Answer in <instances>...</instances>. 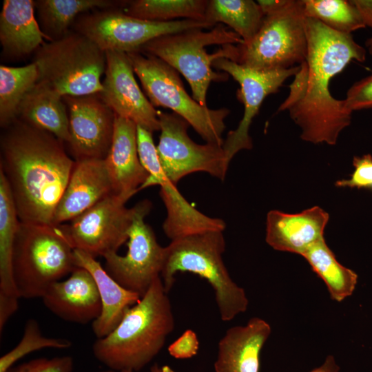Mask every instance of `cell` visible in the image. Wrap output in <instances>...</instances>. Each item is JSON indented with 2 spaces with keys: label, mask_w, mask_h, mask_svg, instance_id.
Masks as SVG:
<instances>
[{
  "label": "cell",
  "mask_w": 372,
  "mask_h": 372,
  "mask_svg": "<svg viewBox=\"0 0 372 372\" xmlns=\"http://www.w3.org/2000/svg\"><path fill=\"white\" fill-rule=\"evenodd\" d=\"M305 28L307 57L278 111L288 112L300 127L303 141L335 145L350 125L352 112L344 99L331 94L330 82L351 61H364L366 52L351 34L335 31L317 19L306 17Z\"/></svg>",
  "instance_id": "cell-1"
},
{
  "label": "cell",
  "mask_w": 372,
  "mask_h": 372,
  "mask_svg": "<svg viewBox=\"0 0 372 372\" xmlns=\"http://www.w3.org/2000/svg\"><path fill=\"white\" fill-rule=\"evenodd\" d=\"M3 129L0 171L19 220L53 226L56 206L75 161L56 136L19 118Z\"/></svg>",
  "instance_id": "cell-2"
},
{
  "label": "cell",
  "mask_w": 372,
  "mask_h": 372,
  "mask_svg": "<svg viewBox=\"0 0 372 372\" xmlns=\"http://www.w3.org/2000/svg\"><path fill=\"white\" fill-rule=\"evenodd\" d=\"M161 277L125 313L118 325L92 345L95 358L108 369L138 372L161 351L175 322Z\"/></svg>",
  "instance_id": "cell-3"
},
{
  "label": "cell",
  "mask_w": 372,
  "mask_h": 372,
  "mask_svg": "<svg viewBox=\"0 0 372 372\" xmlns=\"http://www.w3.org/2000/svg\"><path fill=\"white\" fill-rule=\"evenodd\" d=\"M265 17L247 43L225 45L228 59L258 71L287 70L307 57V39L302 0H258Z\"/></svg>",
  "instance_id": "cell-4"
},
{
  "label": "cell",
  "mask_w": 372,
  "mask_h": 372,
  "mask_svg": "<svg viewBox=\"0 0 372 372\" xmlns=\"http://www.w3.org/2000/svg\"><path fill=\"white\" fill-rule=\"evenodd\" d=\"M225 251L223 231H209L173 240L165 247L161 278L168 293L178 272H189L205 279L215 293L220 318L231 321L248 307L243 288L231 278L223 260Z\"/></svg>",
  "instance_id": "cell-5"
},
{
  "label": "cell",
  "mask_w": 372,
  "mask_h": 372,
  "mask_svg": "<svg viewBox=\"0 0 372 372\" xmlns=\"http://www.w3.org/2000/svg\"><path fill=\"white\" fill-rule=\"evenodd\" d=\"M77 267L74 249L54 226L19 221L12 259L19 298H41L52 284Z\"/></svg>",
  "instance_id": "cell-6"
},
{
  "label": "cell",
  "mask_w": 372,
  "mask_h": 372,
  "mask_svg": "<svg viewBox=\"0 0 372 372\" xmlns=\"http://www.w3.org/2000/svg\"><path fill=\"white\" fill-rule=\"evenodd\" d=\"M242 43V39L235 32L223 24H218L209 31L194 28L160 36L144 44L139 52L161 59L183 74L190 85L192 98L201 105L207 107L206 96L210 83L225 81L229 75L213 70L215 60L227 58L223 48L208 54L205 47Z\"/></svg>",
  "instance_id": "cell-7"
},
{
  "label": "cell",
  "mask_w": 372,
  "mask_h": 372,
  "mask_svg": "<svg viewBox=\"0 0 372 372\" xmlns=\"http://www.w3.org/2000/svg\"><path fill=\"white\" fill-rule=\"evenodd\" d=\"M33 63L39 83L61 96L100 93L106 68L105 52L85 36L70 31L62 38L45 42Z\"/></svg>",
  "instance_id": "cell-8"
},
{
  "label": "cell",
  "mask_w": 372,
  "mask_h": 372,
  "mask_svg": "<svg viewBox=\"0 0 372 372\" xmlns=\"http://www.w3.org/2000/svg\"><path fill=\"white\" fill-rule=\"evenodd\" d=\"M150 103L172 110L207 143L223 146L227 108L204 107L185 90L178 72L161 59L135 51L127 53Z\"/></svg>",
  "instance_id": "cell-9"
},
{
  "label": "cell",
  "mask_w": 372,
  "mask_h": 372,
  "mask_svg": "<svg viewBox=\"0 0 372 372\" xmlns=\"http://www.w3.org/2000/svg\"><path fill=\"white\" fill-rule=\"evenodd\" d=\"M77 32L104 52L139 51L148 41L167 34L211 28L203 21L180 19L154 22L131 17L120 9L100 10L81 14L72 25Z\"/></svg>",
  "instance_id": "cell-10"
},
{
  "label": "cell",
  "mask_w": 372,
  "mask_h": 372,
  "mask_svg": "<svg viewBox=\"0 0 372 372\" xmlns=\"http://www.w3.org/2000/svg\"><path fill=\"white\" fill-rule=\"evenodd\" d=\"M130 198L111 194L69 224L54 226L56 232L73 249L96 258L118 249L128 240L134 207L125 206Z\"/></svg>",
  "instance_id": "cell-11"
},
{
  "label": "cell",
  "mask_w": 372,
  "mask_h": 372,
  "mask_svg": "<svg viewBox=\"0 0 372 372\" xmlns=\"http://www.w3.org/2000/svg\"><path fill=\"white\" fill-rule=\"evenodd\" d=\"M134 207L127 253L121 256L117 252H110L103 258L108 274L125 289L141 298L161 277L165 247L159 245L152 228L145 222L152 209L151 201L143 200Z\"/></svg>",
  "instance_id": "cell-12"
},
{
  "label": "cell",
  "mask_w": 372,
  "mask_h": 372,
  "mask_svg": "<svg viewBox=\"0 0 372 372\" xmlns=\"http://www.w3.org/2000/svg\"><path fill=\"white\" fill-rule=\"evenodd\" d=\"M161 135L156 151L161 167L176 185L184 176L196 172H207L221 180L230 162L223 146L200 145L187 134L189 123L175 113L158 110Z\"/></svg>",
  "instance_id": "cell-13"
},
{
  "label": "cell",
  "mask_w": 372,
  "mask_h": 372,
  "mask_svg": "<svg viewBox=\"0 0 372 372\" xmlns=\"http://www.w3.org/2000/svg\"><path fill=\"white\" fill-rule=\"evenodd\" d=\"M152 133L137 126V145L140 161L149 177L140 190L159 185L160 195L167 209L163 229L171 240L209 231H224L226 224L220 218L206 216L194 207L180 193L160 164Z\"/></svg>",
  "instance_id": "cell-14"
},
{
  "label": "cell",
  "mask_w": 372,
  "mask_h": 372,
  "mask_svg": "<svg viewBox=\"0 0 372 372\" xmlns=\"http://www.w3.org/2000/svg\"><path fill=\"white\" fill-rule=\"evenodd\" d=\"M213 68L228 74L238 83L237 96L244 105L243 116L238 126L227 133L223 145L226 157L231 162L239 151L252 148L249 130L262 102L268 95L278 92L288 78L294 76L300 65L287 70L258 71L219 58L214 61Z\"/></svg>",
  "instance_id": "cell-15"
},
{
  "label": "cell",
  "mask_w": 372,
  "mask_h": 372,
  "mask_svg": "<svg viewBox=\"0 0 372 372\" xmlns=\"http://www.w3.org/2000/svg\"><path fill=\"white\" fill-rule=\"evenodd\" d=\"M63 99L69 112L67 144L74 161L105 159L112 141L114 112L99 93Z\"/></svg>",
  "instance_id": "cell-16"
},
{
  "label": "cell",
  "mask_w": 372,
  "mask_h": 372,
  "mask_svg": "<svg viewBox=\"0 0 372 372\" xmlns=\"http://www.w3.org/2000/svg\"><path fill=\"white\" fill-rule=\"evenodd\" d=\"M106 68L99 93L115 114L150 132L160 131L156 110L139 87L126 52L106 51Z\"/></svg>",
  "instance_id": "cell-17"
},
{
  "label": "cell",
  "mask_w": 372,
  "mask_h": 372,
  "mask_svg": "<svg viewBox=\"0 0 372 372\" xmlns=\"http://www.w3.org/2000/svg\"><path fill=\"white\" fill-rule=\"evenodd\" d=\"M41 298L49 311L70 322L92 323L101 312V302L94 279L82 267L75 269L66 280L52 284Z\"/></svg>",
  "instance_id": "cell-18"
},
{
  "label": "cell",
  "mask_w": 372,
  "mask_h": 372,
  "mask_svg": "<svg viewBox=\"0 0 372 372\" xmlns=\"http://www.w3.org/2000/svg\"><path fill=\"white\" fill-rule=\"evenodd\" d=\"M112 186L105 159L75 163L53 218V226L70 221L110 194Z\"/></svg>",
  "instance_id": "cell-19"
},
{
  "label": "cell",
  "mask_w": 372,
  "mask_h": 372,
  "mask_svg": "<svg viewBox=\"0 0 372 372\" xmlns=\"http://www.w3.org/2000/svg\"><path fill=\"white\" fill-rule=\"evenodd\" d=\"M105 161L113 194L131 198L140 191L149 173L139 158L137 125L132 121L115 114L112 141Z\"/></svg>",
  "instance_id": "cell-20"
},
{
  "label": "cell",
  "mask_w": 372,
  "mask_h": 372,
  "mask_svg": "<svg viewBox=\"0 0 372 372\" xmlns=\"http://www.w3.org/2000/svg\"><path fill=\"white\" fill-rule=\"evenodd\" d=\"M329 216L320 207L298 214L271 210L267 214L266 242L273 249L302 256L324 238Z\"/></svg>",
  "instance_id": "cell-21"
},
{
  "label": "cell",
  "mask_w": 372,
  "mask_h": 372,
  "mask_svg": "<svg viewBox=\"0 0 372 372\" xmlns=\"http://www.w3.org/2000/svg\"><path fill=\"white\" fill-rule=\"evenodd\" d=\"M271 331L269 324L257 317L227 329L218 344L215 372H259L260 352Z\"/></svg>",
  "instance_id": "cell-22"
},
{
  "label": "cell",
  "mask_w": 372,
  "mask_h": 372,
  "mask_svg": "<svg viewBox=\"0 0 372 372\" xmlns=\"http://www.w3.org/2000/svg\"><path fill=\"white\" fill-rule=\"evenodd\" d=\"M74 255L76 266L87 270L97 286L102 308L99 318L92 323V329L96 338H103L118 325L141 296L119 285L94 257L79 249H74Z\"/></svg>",
  "instance_id": "cell-23"
},
{
  "label": "cell",
  "mask_w": 372,
  "mask_h": 372,
  "mask_svg": "<svg viewBox=\"0 0 372 372\" xmlns=\"http://www.w3.org/2000/svg\"><path fill=\"white\" fill-rule=\"evenodd\" d=\"M34 1L4 0L0 13V42L11 57L28 55L41 46L47 37L34 16Z\"/></svg>",
  "instance_id": "cell-24"
},
{
  "label": "cell",
  "mask_w": 372,
  "mask_h": 372,
  "mask_svg": "<svg viewBox=\"0 0 372 372\" xmlns=\"http://www.w3.org/2000/svg\"><path fill=\"white\" fill-rule=\"evenodd\" d=\"M66 107L63 96L37 83L21 102L17 118L68 143L70 130Z\"/></svg>",
  "instance_id": "cell-25"
},
{
  "label": "cell",
  "mask_w": 372,
  "mask_h": 372,
  "mask_svg": "<svg viewBox=\"0 0 372 372\" xmlns=\"http://www.w3.org/2000/svg\"><path fill=\"white\" fill-rule=\"evenodd\" d=\"M128 1L38 0L34 7L39 23L48 41L59 39L68 34L79 16L92 10L123 8Z\"/></svg>",
  "instance_id": "cell-26"
},
{
  "label": "cell",
  "mask_w": 372,
  "mask_h": 372,
  "mask_svg": "<svg viewBox=\"0 0 372 372\" xmlns=\"http://www.w3.org/2000/svg\"><path fill=\"white\" fill-rule=\"evenodd\" d=\"M264 17L252 0H208L205 21L211 27L226 24L247 43L257 34Z\"/></svg>",
  "instance_id": "cell-27"
},
{
  "label": "cell",
  "mask_w": 372,
  "mask_h": 372,
  "mask_svg": "<svg viewBox=\"0 0 372 372\" xmlns=\"http://www.w3.org/2000/svg\"><path fill=\"white\" fill-rule=\"evenodd\" d=\"M302 256L324 282L333 300L341 302L353 293L358 282L357 273L337 260L324 238L312 245Z\"/></svg>",
  "instance_id": "cell-28"
},
{
  "label": "cell",
  "mask_w": 372,
  "mask_h": 372,
  "mask_svg": "<svg viewBox=\"0 0 372 372\" xmlns=\"http://www.w3.org/2000/svg\"><path fill=\"white\" fill-rule=\"evenodd\" d=\"M19 221L8 184L0 171V293L19 298L12 277V259Z\"/></svg>",
  "instance_id": "cell-29"
},
{
  "label": "cell",
  "mask_w": 372,
  "mask_h": 372,
  "mask_svg": "<svg viewBox=\"0 0 372 372\" xmlns=\"http://www.w3.org/2000/svg\"><path fill=\"white\" fill-rule=\"evenodd\" d=\"M207 3L208 0H133L127 1L123 12L148 21L169 22L182 18L205 22Z\"/></svg>",
  "instance_id": "cell-30"
},
{
  "label": "cell",
  "mask_w": 372,
  "mask_h": 372,
  "mask_svg": "<svg viewBox=\"0 0 372 372\" xmlns=\"http://www.w3.org/2000/svg\"><path fill=\"white\" fill-rule=\"evenodd\" d=\"M39 80L33 62L25 66H0V125L3 128L17 118L18 109L25 94Z\"/></svg>",
  "instance_id": "cell-31"
},
{
  "label": "cell",
  "mask_w": 372,
  "mask_h": 372,
  "mask_svg": "<svg viewBox=\"0 0 372 372\" xmlns=\"http://www.w3.org/2000/svg\"><path fill=\"white\" fill-rule=\"evenodd\" d=\"M306 17L318 20L327 27L346 34L365 28L351 1L302 0Z\"/></svg>",
  "instance_id": "cell-32"
},
{
  "label": "cell",
  "mask_w": 372,
  "mask_h": 372,
  "mask_svg": "<svg viewBox=\"0 0 372 372\" xmlns=\"http://www.w3.org/2000/svg\"><path fill=\"white\" fill-rule=\"evenodd\" d=\"M71 346L72 342L69 340L44 336L37 321L29 319L25 324L20 342L1 357L0 372H6L19 360L35 351L46 348L65 349Z\"/></svg>",
  "instance_id": "cell-33"
},
{
  "label": "cell",
  "mask_w": 372,
  "mask_h": 372,
  "mask_svg": "<svg viewBox=\"0 0 372 372\" xmlns=\"http://www.w3.org/2000/svg\"><path fill=\"white\" fill-rule=\"evenodd\" d=\"M73 358L69 355L39 358L12 366L6 372H72Z\"/></svg>",
  "instance_id": "cell-34"
},
{
  "label": "cell",
  "mask_w": 372,
  "mask_h": 372,
  "mask_svg": "<svg viewBox=\"0 0 372 372\" xmlns=\"http://www.w3.org/2000/svg\"><path fill=\"white\" fill-rule=\"evenodd\" d=\"M354 170L348 179L335 182L339 187L372 189V156L365 154L353 159Z\"/></svg>",
  "instance_id": "cell-35"
},
{
  "label": "cell",
  "mask_w": 372,
  "mask_h": 372,
  "mask_svg": "<svg viewBox=\"0 0 372 372\" xmlns=\"http://www.w3.org/2000/svg\"><path fill=\"white\" fill-rule=\"evenodd\" d=\"M344 101L352 112L372 108V74L353 83Z\"/></svg>",
  "instance_id": "cell-36"
},
{
  "label": "cell",
  "mask_w": 372,
  "mask_h": 372,
  "mask_svg": "<svg viewBox=\"0 0 372 372\" xmlns=\"http://www.w3.org/2000/svg\"><path fill=\"white\" fill-rule=\"evenodd\" d=\"M199 342L196 333L192 329L185 331L168 347V353L176 359H189L198 353Z\"/></svg>",
  "instance_id": "cell-37"
},
{
  "label": "cell",
  "mask_w": 372,
  "mask_h": 372,
  "mask_svg": "<svg viewBox=\"0 0 372 372\" xmlns=\"http://www.w3.org/2000/svg\"><path fill=\"white\" fill-rule=\"evenodd\" d=\"M19 298L15 296L7 295L0 293V334L10 318L17 311L19 307L18 300Z\"/></svg>",
  "instance_id": "cell-38"
},
{
  "label": "cell",
  "mask_w": 372,
  "mask_h": 372,
  "mask_svg": "<svg viewBox=\"0 0 372 372\" xmlns=\"http://www.w3.org/2000/svg\"><path fill=\"white\" fill-rule=\"evenodd\" d=\"M364 26L372 28V0H351Z\"/></svg>",
  "instance_id": "cell-39"
},
{
  "label": "cell",
  "mask_w": 372,
  "mask_h": 372,
  "mask_svg": "<svg viewBox=\"0 0 372 372\" xmlns=\"http://www.w3.org/2000/svg\"><path fill=\"white\" fill-rule=\"evenodd\" d=\"M340 368L336 364L334 358L329 355L320 366L314 369L310 372H338Z\"/></svg>",
  "instance_id": "cell-40"
},
{
  "label": "cell",
  "mask_w": 372,
  "mask_h": 372,
  "mask_svg": "<svg viewBox=\"0 0 372 372\" xmlns=\"http://www.w3.org/2000/svg\"><path fill=\"white\" fill-rule=\"evenodd\" d=\"M365 45L369 52L372 55V37L366 40Z\"/></svg>",
  "instance_id": "cell-41"
},
{
  "label": "cell",
  "mask_w": 372,
  "mask_h": 372,
  "mask_svg": "<svg viewBox=\"0 0 372 372\" xmlns=\"http://www.w3.org/2000/svg\"><path fill=\"white\" fill-rule=\"evenodd\" d=\"M149 372H163L162 367L155 364L150 368Z\"/></svg>",
  "instance_id": "cell-42"
},
{
  "label": "cell",
  "mask_w": 372,
  "mask_h": 372,
  "mask_svg": "<svg viewBox=\"0 0 372 372\" xmlns=\"http://www.w3.org/2000/svg\"><path fill=\"white\" fill-rule=\"evenodd\" d=\"M101 372H136V371H114V370H111V369H107V370L103 371H101Z\"/></svg>",
  "instance_id": "cell-43"
},
{
  "label": "cell",
  "mask_w": 372,
  "mask_h": 372,
  "mask_svg": "<svg viewBox=\"0 0 372 372\" xmlns=\"http://www.w3.org/2000/svg\"><path fill=\"white\" fill-rule=\"evenodd\" d=\"M163 372H175V371H173L169 366H166L163 369Z\"/></svg>",
  "instance_id": "cell-44"
}]
</instances>
